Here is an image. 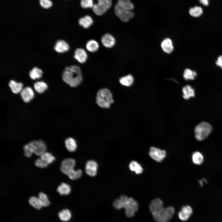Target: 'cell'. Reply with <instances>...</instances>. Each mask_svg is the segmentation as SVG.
I'll return each mask as SVG.
<instances>
[{
  "mask_svg": "<svg viewBox=\"0 0 222 222\" xmlns=\"http://www.w3.org/2000/svg\"><path fill=\"white\" fill-rule=\"evenodd\" d=\"M113 206L117 209L124 208L126 216L128 218L132 217L134 216L139 207L138 202L133 198L124 195H121L118 199L115 200Z\"/></svg>",
  "mask_w": 222,
  "mask_h": 222,
  "instance_id": "obj_1",
  "label": "cell"
},
{
  "mask_svg": "<svg viewBox=\"0 0 222 222\" xmlns=\"http://www.w3.org/2000/svg\"><path fill=\"white\" fill-rule=\"evenodd\" d=\"M62 78L64 81L72 87L78 86L83 79L80 68L76 65L65 68L62 74Z\"/></svg>",
  "mask_w": 222,
  "mask_h": 222,
  "instance_id": "obj_2",
  "label": "cell"
},
{
  "mask_svg": "<svg viewBox=\"0 0 222 222\" xmlns=\"http://www.w3.org/2000/svg\"><path fill=\"white\" fill-rule=\"evenodd\" d=\"M96 101L100 107L104 108H109L114 102L111 92L106 88L100 89L97 92Z\"/></svg>",
  "mask_w": 222,
  "mask_h": 222,
  "instance_id": "obj_3",
  "label": "cell"
},
{
  "mask_svg": "<svg viewBox=\"0 0 222 222\" xmlns=\"http://www.w3.org/2000/svg\"><path fill=\"white\" fill-rule=\"evenodd\" d=\"M212 130V125L206 122H202L196 125L195 128V136L199 141H202L210 135Z\"/></svg>",
  "mask_w": 222,
  "mask_h": 222,
  "instance_id": "obj_4",
  "label": "cell"
},
{
  "mask_svg": "<svg viewBox=\"0 0 222 222\" xmlns=\"http://www.w3.org/2000/svg\"><path fill=\"white\" fill-rule=\"evenodd\" d=\"M175 212L174 208L170 206L165 208H163L152 216L157 222H168L172 218Z\"/></svg>",
  "mask_w": 222,
  "mask_h": 222,
  "instance_id": "obj_5",
  "label": "cell"
},
{
  "mask_svg": "<svg viewBox=\"0 0 222 222\" xmlns=\"http://www.w3.org/2000/svg\"><path fill=\"white\" fill-rule=\"evenodd\" d=\"M32 152L38 156H40L46 152L47 146L42 140H34L27 143Z\"/></svg>",
  "mask_w": 222,
  "mask_h": 222,
  "instance_id": "obj_6",
  "label": "cell"
},
{
  "mask_svg": "<svg viewBox=\"0 0 222 222\" xmlns=\"http://www.w3.org/2000/svg\"><path fill=\"white\" fill-rule=\"evenodd\" d=\"M114 10L116 16L124 22H128L134 16V13L131 10L121 7L117 3L115 5Z\"/></svg>",
  "mask_w": 222,
  "mask_h": 222,
  "instance_id": "obj_7",
  "label": "cell"
},
{
  "mask_svg": "<svg viewBox=\"0 0 222 222\" xmlns=\"http://www.w3.org/2000/svg\"><path fill=\"white\" fill-rule=\"evenodd\" d=\"M150 157L154 160L160 162L165 158L166 155V151L154 147H151L149 153Z\"/></svg>",
  "mask_w": 222,
  "mask_h": 222,
  "instance_id": "obj_8",
  "label": "cell"
},
{
  "mask_svg": "<svg viewBox=\"0 0 222 222\" xmlns=\"http://www.w3.org/2000/svg\"><path fill=\"white\" fill-rule=\"evenodd\" d=\"M76 164L75 160L71 158H67L62 161L60 170L63 174L67 175L71 171L73 170Z\"/></svg>",
  "mask_w": 222,
  "mask_h": 222,
  "instance_id": "obj_9",
  "label": "cell"
},
{
  "mask_svg": "<svg viewBox=\"0 0 222 222\" xmlns=\"http://www.w3.org/2000/svg\"><path fill=\"white\" fill-rule=\"evenodd\" d=\"M163 208V203L160 199L156 198L153 199L150 203L149 208L152 215L156 213Z\"/></svg>",
  "mask_w": 222,
  "mask_h": 222,
  "instance_id": "obj_10",
  "label": "cell"
},
{
  "mask_svg": "<svg viewBox=\"0 0 222 222\" xmlns=\"http://www.w3.org/2000/svg\"><path fill=\"white\" fill-rule=\"evenodd\" d=\"M20 94L22 99L25 103L30 101L34 97V91L29 87H27L23 88Z\"/></svg>",
  "mask_w": 222,
  "mask_h": 222,
  "instance_id": "obj_11",
  "label": "cell"
},
{
  "mask_svg": "<svg viewBox=\"0 0 222 222\" xmlns=\"http://www.w3.org/2000/svg\"><path fill=\"white\" fill-rule=\"evenodd\" d=\"M98 165L97 162L92 160L88 161L86 164L85 172L88 175L93 177L97 174Z\"/></svg>",
  "mask_w": 222,
  "mask_h": 222,
  "instance_id": "obj_12",
  "label": "cell"
},
{
  "mask_svg": "<svg viewBox=\"0 0 222 222\" xmlns=\"http://www.w3.org/2000/svg\"><path fill=\"white\" fill-rule=\"evenodd\" d=\"M193 212L192 209L189 206L186 205L183 207L178 213L179 219L183 221L187 220L190 217Z\"/></svg>",
  "mask_w": 222,
  "mask_h": 222,
  "instance_id": "obj_13",
  "label": "cell"
},
{
  "mask_svg": "<svg viewBox=\"0 0 222 222\" xmlns=\"http://www.w3.org/2000/svg\"><path fill=\"white\" fill-rule=\"evenodd\" d=\"M101 41L102 45L107 48L113 47L116 43L114 37L109 33H106L103 35L101 38Z\"/></svg>",
  "mask_w": 222,
  "mask_h": 222,
  "instance_id": "obj_14",
  "label": "cell"
},
{
  "mask_svg": "<svg viewBox=\"0 0 222 222\" xmlns=\"http://www.w3.org/2000/svg\"><path fill=\"white\" fill-rule=\"evenodd\" d=\"M74 57L79 63L83 64L87 61L88 55L84 49L82 48H78L75 51Z\"/></svg>",
  "mask_w": 222,
  "mask_h": 222,
  "instance_id": "obj_15",
  "label": "cell"
},
{
  "mask_svg": "<svg viewBox=\"0 0 222 222\" xmlns=\"http://www.w3.org/2000/svg\"><path fill=\"white\" fill-rule=\"evenodd\" d=\"M69 49V46L68 44L63 40L57 41L54 46L55 50L59 53H63L67 52Z\"/></svg>",
  "mask_w": 222,
  "mask_h": 222,
  "instance_id": "obj_16",
  "label": "cell"
},
{
  "mask_svg": "<svg viewBox=\"0 0 222 222\" xmlns=\"http://www.w3.org/2000/svg\"><path fill=\"white\" fill-rule=\"evenodd\" d=\"M161 46L163 51L167 53H170L172 52L174 47L172 40L169 38L164 39L161 42Z\"/></svg>",
  "mask_w": 222,
  "mask_h": 222,
  "instance_id": "obj_17",
  "label": "cell"
},
{
  "mask_svg": "<svg viewBox=\"0 0 222 222\" xmlns=\"http://www.w3.org/2000/svg\"><path fill=\"white\" fill-rule=\"evenodd\" d=\"M183 97L186 100H188L195 96L194 89L190 85H187L182 88Z\"/></svg>",
  "mask_w": 222,
  "mask_h": 222,
  "instance_id": "obj_18",
  "label": "cell"
},
{
  "mask_svg": "<svg viewBox=\"0 0 222 222\" xmlns=\"http://www.w3.org/2000/svg\"><path fill=\"white\" fill-rule=\"evenodd\" d=\"M9 86L12 92L14 94L20 93L23 89V84L21 82H17L13 80L9 83Z\"/></svg>",
  "mask_w": 222,
  "mask_h": 222,
  "instance_id": "obj_19",
  "label": "cell"
},
{
  "mask_svg": "<svg viewBox=\"0 0 222 222\" xmlns=\"http://www.w3.org/2000/svg\"><path fill=\"white\" fill-rule=\"evenodd\" d=\"M71 187L69 185L62 183L57 187V191L61 195H67L71 191Z\"/></svg>",
  "mask_w": 222,
  "mask_h": 222,
  "instance_id": "obj_20",
  "label": "cell"
},
{
  "mask_svg": "<svg viewBox=\"0 0 222 222\" xmlns=\"http://www.w3.org/2000/svg\"><path fill=\"white\" fill-rule=\"evenodd\" d=\"M65 144L67 150L69 152L74 151L77 148V143L76 140L73 138H68L65 141Z\"/></svg>",
  "mask_w": 222,
  "mask_h": 222,
  "instance_id": "obj_21",
  "label": "cell"
},
{
  "mask_svg": "<svg viewBox=\"0 0 222 222\" xmlns=\"http://www.w3.org/2000/svg\"><path fill=\"white\" fill-rule=\"evenodd\" d=\"M93 19L89 15H86L80 18L79 20V23L80 25L84 28L89 27L92 24Z\"/></svg>",
  "mask_w": 222,
  "mask_h": 222,
  "instance_id": "obj_22",
  "label": "cell"
},
{
  "mask_svg": "<svg viewBox=\"0 0 222 222\" xmlns=\"http://www.w3.org/2000/svg\"><path fill=\"white\" fill-rule=\"evenodd\" d=\"M99 47L98 43L94 39L88 40L86 44V47L87 50L91 52H94L97 51Z\"/></svg>",
  "mask_w": 222,
  "mask_h": 222,
  "instance_id": "obj_23",
  "label": "cell"
},
{
  "mask_svg": "<svg viewBox=\"0 0 222 222\" xmlns=\"http://www.w3.org/2000/svg\"><path fill=\"white\" fill-rule=\"evenodd\" d=\"M120 83L123 85L129 87L133 84L134 79L133 76L129 74L121 77L119 80Z\"/></svg>",
  "mask_w": 222,
  "mask_h": 222,
  "instance_id": "obj_24",
  "label": "cell"
},
{
  "mask_svg": "<svg viewBox=\"0 0 222 222\" xmlns=\"http://www.w3.org/2000/svg\"><path fill=\"white\" fill-rule=\"evenodd\" d=\"M129 167L132 171H134L137 174H140L143 171V169L141 166L138 162L135 161L130 162Z\"/></svg>",
  "mask_w": 222,
  "mask_h": 222,
  "instance_id": "obj_25",
  "label": "cell"
},
{
  "mask_svg": "<svg viewBox=\"0 0 222 222\" xmlns=\"http://www.w3.org/2000/svg\"><path fill=\"white\" fill-rule=\"evenodd\" d=\"M34 87L35 90L39 93L44 92L48 88L46 83L43 81L36 82L34 84Z\"/></svg>",
  "mask_w": 222,
  "mask_h": 222,
  "instance_id": "obj_26",
  "label": "cell"
},
{
  "mask_svg": "<svg viewBox=\"0 0 222 222\" xmlns=\"http://www.w3.org/2000/svg\"><path fill=\"white\" fill-rule=\"evenodd\" d=\"M196 72L189 68L185 69L183 73V77L187 80H193L195 79L197 76Z\"/></svg>",
  "mask_w": 222,
  "mask_h": 222,
  "instance_id": "obj_27",
  "label": "cell"
},
{
  "mask_svg": "<svg viewBox=\"0 0 222 222\" xmlns=\"http://www.w3.org/2000/svg\"><path fill=\"white\" fill-rule=\"evenodd\" d=\"M43 72L40 69L35 67L29 72L30 77L32 80H35L40 78L42 76Z\"/></svg>",
  "mask_w": 222,
  "mask_h": 222,
  "instance_id": "obj_28",
  "label": "cell"
},
{
  "mask_svg": "<svg viewBox=\"0 0 222 222\" xmlns=\"http://www.w3.org/2000/svg\"><path fill=\"white\" fill-rule=\"evenodd\" d=\"M192 158L193 162L196 165H200L202 164L204 160L203 155L198 151L194 152L192 154Z\"/></svg>",
  "mask_w": 222,
  "mask_h": 222,
  "instance_id": "obj_29",
  "label": "cell"
},
{
  "mask_svg": "<svg viewBox=\"0 0 222 222\" xmlns=\"http://www.w3.org/2000/svg\"><path fill=\"white\" fill-rule=\"evenodd\" d=\"M59 218L63 221L69 220L71 217V213L68 209H65L60 212L58 214Z\"/></svg>",
  "mask_w": 222,
  "mask_h": 222,
  "instance_id": "obj_30",
  "label": "cell"
},
{
  "mask_svg": "<svg viewBox=\"0 0 222 222\" xmlns=\"http://www.w3.org/2000/svg\"><path fill=\"white\" fill-rule=\"evenodd\" d=\"M92 10L97 15H101L106 12L107 10L99 3L94 4Z\"/></svg>",
  "mask_w": 222,
  "mask_h": 222,
  "instance_id": "obj_31",
  "label": "cell"
},
{
  "mask_svg": "<svg viewBox=\"0 0 222 222\" xmlns=\"http://www.w3.org/2000/svg\"><path fill=\"white\" fill-rule=\"evenodd\" d=\"M117 3L121 7L130 10H132L134 7L130 0H118Z\"/></svg>",
  "mask_w": 222,
  "mask_h": 222,
  "instance_id": "obj_32",
  "label": "cell"
},
{
  "mask_svg": "<svg viewBox=\"0 0 222 222\" xmlns=\"http://www.w3.org/2000/svg\"><path fill=\"white\" fill-rule=\"evenodd\" d=\"M40 156L41 159L48 164L52 163L55 160L54 156L48 152H45Z\"/></svg>",
  "mask_w": 222,
  "mask_h": 222,
  "instance_id": "obj_33",
  "label": "cell"
},
{
  "mask_svg": "<svg viewBox=\"0 0 222 222\" xmlns=\"http://www.w3.org/2000/svg\"><path fill=\"white\" fill-rule=\"evenodd\" d=\"M203 10L202 8L199 6H195L191 7L189 10V13L191 15L195 17L200 16L202 14Z\"/></svg>",
  "mask_w": 222,
  "mask_h": 222,
  "instance_id": "obj_34",
  "label": "cell"
},
{
  "mask_svg": "<svg viewBox=\"0 0 222 222\" xmlns=\"http://www.w3.org/2000/svg\"><path fill=\"white\" fill-rule=\"evenodd\" d=\"M30 204L37 209H39L42 208V205L39 198L34 196L30 197L28 200Z\"/></svg>",
  "mask_w": 222,
  "mask_h": 222,
  "instance_id": "obj_35",
  "label": "cell"
},
{
  "mask_svg": "<svg viewBox=\"0 0 222 222\" xmlns=\"http://www.w3.org/2000/svg\"><path fill=\"white\" fill-rule=\"evenodd\" d=\"M82 171L80 170L73 169L67 175L68 177L72 180H76L80 178L82 175Z\"/></svg>",
  "mask_w": 222,
  "mask_h": 222,
  "instance_id": "obj_36",
  "label": "cell"
},
{
  "mask_svg": "<svg viewBox=\"0 0 222 222\" xmlns=\"http://www.w3.org/2000/svg\"><path fill=\"white\" fill-rule=\"evenodd\" d=\"M39 199L42 207H47L50 204L47 195L42 192H40L39 194Z\"/></svg>",
  "mask_w": 222,
  "mask_h": 222,
  "instance_id": "obj_37",
  "label": "cell"
},
{
  "mask_svg": "<svg viewBox=\"0 0 222 222\" xmlns=\"http://www.w3.org/2000/svg\"><path fill=\"white\" fill-rule=\"evenodd\" d=\"M80 5L84 8H92L94 4L93 0H81Z\"/></svg>",
  "mask_w": 222,
  "mask_h": 222,
  "instance_id": "obj_38",
  "label": "cell"
},
{
  "mask_svg": "<svg viewBox=\"0 0 222 222\" xmlns=\"http://www.w3.org/2000/svg\"><path fill=\"white\" fill-rule=\"evenodd\" d=\"M98 3L106 8L107 10L111 7L112 0H97Z\"/></svg>",
  "mask_w": 222,
  "mask_h": 222,
  "instance_id": "obj_39",
  "label": "cell"
},
{
  "mask_svg": "<svg viewBox=\"0 0 222 222\" xmlns=\"http://www.w3.org/2000/svg\"><path fill=\"white\" fill-rule=\"evenodd\" d=\"M35 164L37 166L40 168H45L49 165L48 163L44 162L40 158L35 160Z\"/></svg>",
  "mask_w": 222,
  "mask_h": 222,
  "instance_id": "obj_40",
  "label": "cell"
},
{
  "mask_svg": "<svg viewBox=\"0 0 222 222\" xmlns=\"http://www.w3.org/2000/svg\"><path fill=\"white\" fill-rule=\"evenodd\" d=\"M40 5L43 8L47 9L51 6L52 2L50 0H39Z\"/></svg>",
  "mask_w": 222,
  "mask_h": 222,
  "instance_id": "obj_41",
  "label": "cell"
},
{
  "mask_svg": "<svg viewBox=\"0 0 222 222\" xmlns=\"http://www.w3.org/2000/svg\"><path fill=\"white\" fill-rule=\"evenodd\" d=\"M25 156L27 157H30L33 153L27 144H25L23 148Z\"/></svg>",
  "mask_w": 222,
  "mask_h": 222,
  "instance_id": "obj_42",
  "label": "cell"
},
{
  "mask_svg": "<svg viewBox=\"0 0 222 222\" xmlns=\"http://www.w3.org/2000/svg\"><path fill=\"white\" fill-rule=\"evenodd\" d=\"M216 64L222 69V55L218 56L216 62Z\"/></svg>",
  "mask_w": 222,
  "mask_h": 222,
  "instance_id": "obj_43",
  "label": "cell"
},
{
  "mask_svg": "<svg viewBox=\"0 0 222 222\" xmlns=\"http://www.w3.org/2000/svg\"><path fill=\"white\" fill-rule=\"evenodd\" d=\"M209 0H199L200 3L205 6H207L208 5Z\"/></svg>",
  "mask_w": 222,
  "mask_h": 222,
  "instance_id": "obj_44",
  "label": "cell"
}]
</instances>
